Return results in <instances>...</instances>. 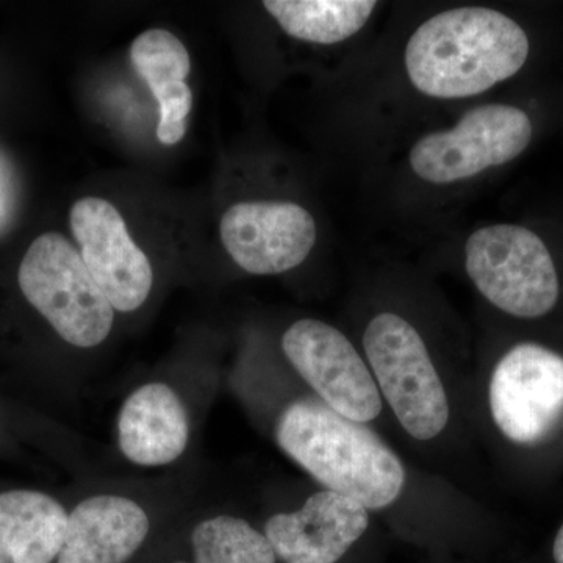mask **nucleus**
Returning a JSON list of instances; mask_svg holds the SVG:
<instances>
[{
    "label": "nucleus",
    "instance_id": "f257e3e1",
    "mask_svg": "<svg viewBox=\"0 0 563 563\" xmlns=\"http://www.w3.org/2000/svg\"><path fill=\"white\" fill-rule=\"evenodd\" d=\"M529 51L528 33L503 11L455 7L415 29L404 49V69L426 98L461 101L512 79Z\"/></svg>",
    "mask_w": 563,
    "mask_h": 563
},
{
    "label": "nucleus",
    "instance_id": "f03ea898",
    "mask_svg": "<svg viewBox=\"0 0 563 563\" xmlns=\"http://www.w3.org/2000/svg\"><path fill=\"white\" fill-rule=\"evenodd\" d=\"M277 448L325 490L342 493L368 510L399 498L406 468L365 422L352 421L317 396H298L273 421Z\"/></svg>",
    "mask_w": 563,
    "mask_h": 563
},
{
    "label": "nucleus",
    "instance_id": "7ed1b4c3",
    "mask_svg": "<svg viewBox=\"0 0 563 563\" xmlns=\"http://www.w3.org/2000/svg\"><path fill=\"white\" fill-rule=\"evenodd\" d=\"M18 282L24 298L69 346L95 350L113 331L117 312L80 252L60 233H44L31 244Z\"/></svg>",
    "mask_w": 563,
    "mask_h": 563
},
{
    "label": "nucleus",
    "instance_id": "20e7f679",
    "mask_svg": "<svg viewBox=\"0 0 563 563\" xmlns=\"http://www.w3.org/2000/svg\"><path fill=\"white\" fill-rule=\"evenodd\" d=\"M363 350L380 396L407 433L435 439L450 421V401L421 333L401 314H376L363 332Z\"/></svg>",
    "mask_w": 563,
    "mask_h": 563
},
{
    "label": "nucleus",
    "instance_id": "39448f33",
    "mask_svg": "<svg viewBox=\"0 0 563 563\" xmlns=\"http://www.w3.org/2000/svg\"><path fill=\"white\" fill-rule=\"evenodd\" d=\"M465 272L492 306L515 318L544 317L561 295L553 255L525 225L499 222L470 233Z\"/></svg>",
    "mask_w": 563,
    "mask_h": 563
},
{
    "label": "nucleus",
    "instance_id": "423d86ee",
    "mask_svg": "<svg viewBox=\"0 0 563 563\" xmlns=\"http://www.w3.org/2000/svg\"><path fill=\"white\" fill-rule=\"evenodd\" d=\"M532 136L531 118L520 107L485 103L465 111L451 128L415 141L407 162L424 184L450 187L514 162Z\"/></svg>",
    "mask_w": 563,
    "mask_h": 563
},
{
    "label": "nucleus",
    "instance_id": "0eeeda50",
    "mask_svg": "<svg viewBox=\"0 0 563 563\" xmlns=\"http://www.w3.org/2000/svg\"><path fill=\"white\" fill-rule=\"evenodd\" d=\"M213 383L150 379L135 385L117 415V448L139 468H169L187 455Z\"/></svg>",
    "mask_w": 563,
    "mask_h": 563
},
{
    "label": "nucleus",
    "instance_id": "6e6552de",
    "mask_svg": "<svg viewBox=\"0 0 563 563\" xmlns=\"http://www.w3.org/2000/svg\"><path fill=\"white\" fill-rule=\"evenodd\" d=\"M172 509L168 499L136 485L92 488L68 509L55 563H129L150 540L155 515Z\"/></svg>",
    "mask_w": 563,
    "mask_h": 563
},
{
    "label": "nucleus",
    "instance_id": "1a4fd4ad",
    "mask_svg": "<svg viewBox=\"0 0 563 563\" xmlns=\"http://www.w3.org/2000/svg\"><path fill=\"white\" fill-rule=\"evenodd\" d=\"M280 346L307 387L336 413L366 424L383 412L368 362L339 329L302 318L284 332Z\"/></svg>",
    "mask_w": 563,
    "mask_h": 563
},
{
    "label": "nucleus",
    "instance_id": "9d476101",
    "mask_svg": "<svg viewBox=\"0 0 563 563\" xmlns=\"http://www.w3.org/2000/svg\"><path fill=\"white\" fill-rule=\"evenodd\" d=\"M488 402L510 442H543L563 420L562 355L537 343L510 347L493 369Z\"/></svg>",
    "mask_w": 563,
    "mask_h": 563
},
{
    "label": "nucleus",
    "instance_id": "9b49d317",
    "mask_svg": "<svg viewBox=\"0 0 563 563\" xmlns=\"http://www.w3.org/2000/svg\"><path fill=\"white\" fill-rule=\"evenodd\" d=\"M70 229L88 272L114 312L141 309L154 287V269L117 207L92 196L80 199L70 209Z\"/></svg>",
    "mask_w": 563,
    "mask_h": 563
},
{
    "label": "nucleus",
    "instance_id": "f8f14e48",
    "mask_svg": "<svg viewBox=\"0 0 563 563\" xmlns=\"http://www.w3.org/2000/svg\"><path fill=\"white\" fill-rule=\"evenodd\" d=\"M220 233L224 250L243 272L276 276L306 262L317 243V221L288 201L239 202L225 211Z\"/></svg>",
    "mask_w": 563,
    "mask_h": 563
},
{
    "label": "nucleus",
    "instance_id": "ddd939ff",
    "mask_svg": "<svg viewBox=\"0 0 563 563\" xmlns=\"http://www.w3.org/2000/svg\"><path fill=\"white\" fill-rule=\"evenodd\" d=\"M369 514L342 493L314 492L301 507L277 512L263 526L277 561L336 563L366 532Z\"/></svg>",
    "mask_w": 563,
    "mask_h": 563
},
{
    "label": "nucleus",
    "instance_id": "4468645a",
    "mask_svg": "<svg viewBox=\"0 0 563 563\" xmlns=\"http://www.w3.org/2000/svg\"><path fill=\"white\" fill-rule=\"evenodd\" d=\"M68 507L38 490L0 493V563H55Z\"/></svg>",
    "mask_w": 563,
    "mask_h": 563
},
{
    "label": "nucleus",
    "instance_id": "2eb2a0df",
    "mask_svg": "<svg viewBox=\"0 0 563 563\" xmlns=\"http://www.w3.org/2000/svg\"><path fill=\"white\" fill-rule=\"evenodd\" d=\"M285 35L313 44H339L363 31L379 3L374 0H265Z\"/></svg>",
    "mask_w": 563,
    "mask_h": 563
},
{
    "label": "nucleus",
    "instance_id": "dca6fc26",
    "mask_svg": "<svg viewBox=\"0 0 563 563\" xmlns=\"http://www.w3.org/2000/svg\"><path fill=\"white\" fill-rule=\"evenodd\" d=\"M185 532L190 559L172 563H277L263 531L239 515L203 510Z\"/></svg>",
    "mask_w": 563,
    "mask_h": 563
},
{
    "label": "nucleus",
    "instance_id": "f3484780",
    "mask_svg": "<svg viewBox=\"0 0 563 563\" xmlns=\"http://www.w3.org/2000/svg\"><path fill=\"white\" fill-rule=\"evenodd\" d=\"M131 60L157 101L185 84L191 69L187 47L163 29L141 33L132 43Z\"/></svg>",
    "mask_w": 563,
    "mask_h": 563
},
{
    "label": "nucleus",
    "instance_id": "a211bd4d",
    "mask_svg": "<svg viewBox=\"0 0 563 563\" xmlns=\"http://www.w3.org/2000/svg\"><path fill=\"white\" fill-rule=\"evenodd\" d=\"M161 120H158L157 139L166 146L179 143L187 132V118L192 107L191 88L177 92L172 98L158 102Z\"/></svg>",
    "mask_w": 563,
    "mask_h": 563
},
{
    "label": "nucleus",
    "instance_id": "6ab92c4d",
    "mask_svg": "<svg viewBox=\"0 0 563 563\" xmlns=\"http://www.w3.org/2000/svg\"><path fill=\"white\" fill-rule=\"evenodd\" d=\"M553 558L555 563H563V525L559 529L558 536H555Z\"/></svg>",
    "mask_w": 563,
    "mask_h": 563
}]
</instances>
